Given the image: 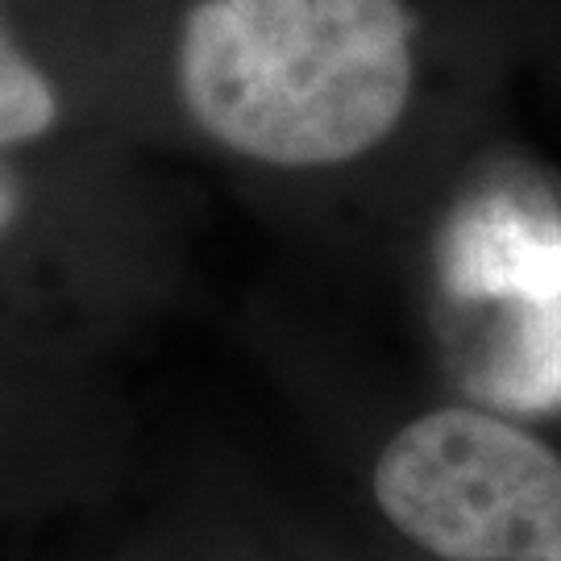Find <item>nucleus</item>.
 <instances>
[{
	"label": "nucleus",
	"instance_id": "f257e3e1",
	"mask_svg": "<svg viewBox=\"0 0 561 561\" xmlns=\"http://www.w3.org/2000/svg\"><path fill=\"white\" fill-rule=\"evenodd\" d=\"M412 30L403 0H201L183 21V101L245 159L350 162L400 125Z\"/></svg>",
	"mask_w": 561,
	"mask_h": 561
},
{
	"label": "nucleus",
	"instance_id": "f03ea898",
	"mask_svg": "<svg viewBox=\"0 0 561 561\" xmlns=\"http://www.w3.org/2000/svg\"><path fill=\"white\" fill-rule=\"evenodd\" d=\"M375 500L445 561H561V458L474 408L400 428L375 466Z\"/></svg>",
	"mask_w": 561,
	"mask_h": 561
},
{
	"label": "nucleus",
	"instance_id": "7ed1b4c3",
	"mask_svg": "<svg viewBox=\"0 0 561 561\" xmlns=\"http://www.w3.org/2000/svg\"><path fill=\"white\" fill-rule=\"evenodd\" d=\"M55 117H59V101L50 80L21 55L0 25V150L42 138Z\"/></svg>",
	"mask_w": 561,
	"mask_h": 561
},
{
	"label": "nucleus",
	"instance_id": "20e7f679",
	"mask_svg": "<svg viewBox=\"0 0 561 561\" xmlns=\"http://www.w3.org/2000/svg\"><path fill=\"white\" fill-rule=\"evenodd\" d=\"M18 208H21V183H18V175L0 162V233L13 225Z\"/></svg>",
	"mask_w": 561,
	"mask_h": 561
}]
</instances>
